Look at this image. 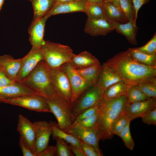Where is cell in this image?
Masks as SVG:
<instances>
[{
	"instance_id": "6da1fadb",
	"label": "cell",
	"mask_w": 156,
	"mask_h": 156,
	"mask_svg": "<svg viewBox=\"0 0 156 156\" xmlns=\"http://www.w3.org/2000/svg\"><path fill=\"white\" fill-rule=\"evenodd\" d=\"M104 63L117 72L130 86L156 79V67L137 62L129 49L118 53Z\"/></svg>"
},
{
	"instance_id": "7a4b0ae2",
	"label": "cell",
	"mask_w": 156,
	"mask_h": 156,
	"mask_svg": "<svg viewBox=\"0 0 156 156\" xmlns=\"http://www.w3.org/2000/svg\"><path fill=\"white\" fill-rule=\"evenodd\" d=\"M127 103L126 95L103 101L99 107L96 125L100 140L111 139L113 136L112 130L113 124L123 112Z\"/></svg>"
},
{
	"instance_id": "3957f363",
	"label": "cell",
	"mask_w": 156,
	"mask_h": 156,
	"mask_svg": "<svg viewBox=\"0 0 156 156\" xmlns=\"http://www.w3.org/2000/svg\"><path fill=\"white\" fill-rule=\"evenodd\" d=\"M20 82L46 99L53 100L59 97L53 86L44 60L40 61L28 75Z\"/></svg>"
},
{
	"instance_id": "277c9868",
	"label": "cell",
	"mask_w": 156,
	"mask_h": 156,
	"mask_svg": "<svg viewBox=\"0 0 156 156\" xmlns=\"http://www.w3.org/2000/svg\"><path fill=\"white\" fill-rule=\"evenodd\" d=\"M41 48L43 60L48 66L53 68L69 63L75 55L69 46L48 41H45Z\"/></svg>"
},
{
	"instance_id": "5b68a950",
	"label": "cell",
	"mask_w": 156,
	"mask_h": 156,
	"mask_svg": "<svg viewBox=\"0 0 156 156\" xmlns=\"http://www.w3.org/2000/svg\"><path fill=\"white\" fill-rule=\"evenodd\" d=\"M104 91L95 85L87 89L80 94L71 105L73 121L85 110L100 105L103 101Z\"/></svg>"
},
{
	"instance_id": "8992f818",
	"label": "cell",
	"mask_w": 156,
	"mask_h": 156,
	"mask_svg": "<svg viewBox=\"0 0 156 156\" xmlns=\"http://www.w3.org/2000/svg\"><path fill=\"white\" fill-rule=\"evenodd\" d=\"M46 99L51 113L57 120L58 127L65 131L73 122L70 105L60 97L53 100Z\"/></svg>"
},
{
	"instance_id": "52a82bcc",
	"label": "cell",
	"mask_w": 156,
	"mask_h": 156,
	"mask_svg": "<svg viewBox=\"0 0 156 156\" xmlns=\"http://www.w3.org/2000/svg\"><path fill=\"white\" fill-rule=\"evenodd\" d=\"M46 65L51 81L57 95L71 105V89L66 73L61 66L53 68L46 64Z\"/></svg>"
},
{
	"instance_id": "ba28073f",
	"label": "cell",
	"mask_w": 156,
	"mask_h": 156,
	"mask_svg": "<svg viewBox=\"0 0 156 156\" xmlns=\"http://www.w3.org/2000/svg\"><path fill=\"white\" fill-rule=\"evenodd\" d=\"M2 103L22 107L36 112L51 113L46 98L38 94L22 95L5 100Z\"/></svg>"
},
{
	"instance_id": "9c48e42d",
	"label": "cell",
	"mask_w": 156,
	"mask_h": 156,
	"mask_svg": "<svg viewBox=\"0 0 156 156\" xmlns=\"http://www.w3.org/2000/svg\"><path fill=\"white\" fill-rule=\"evenodd\" d=\"M61 67L66 74L69 82L71 91V105L83 91L92 86L68 63L63 65Z\"/></svg>"
},
{
	"instance_id": "30bf717a",
	"label": "cell",
	"mask_w": 156,
	"mask_h": 156,
	"mask_svg": "<svg viewBox=\"0 0 156 156\" xmlns=\"http://www.w3.org/2000/svg\"><path fill=\"white\" fill-rule=\"evenodd\" d=\"M43 60V53L41 48L32 47L28 53L21 58V65L16 81L20 82L25 79L37 64Z\"/></svg>"
},
{
	"instance_id": "8fae6325",
	"label": "cell",
	"mask_w": 156,
	"mask_h": 156,
	"mask_svg": "<svg viewBox=\"0 0 156 156\" xmlns=\"http://www.w3.org/2000/svg\"><path fill=\"white\" fill-rule=\"evenodd\" d=\"M92 146L100 156H103L99 145L100 140L96 126L91 128L73 126L64 131Z\"/></svg>"
},
{
	"instance_id": "7c38bea8",
	"label": "cell",
	"mask_w": 156,
	"mask_h": 156,
	"mask_svg": "<svg viewBox=\"0 0 156 156\" xmlns=\"http://www.w3.org/2000/svg\"><path fill=\"white\" fill-rule=\"evenodd\" d=\"M17 130L24 144L37 156L35 148V127L33 123L20 114L18 116Z\"/></svg>"
},
{
	"instance_id": "4fadbf2b",
	"label": "cell",
	"mask_w": 156,
	"mask_h": 156,
	"mask_svg": "<svg viewBox=\"0 0 156 156\" xmlns=\"http://www.w3.org/2000/svg\"><path fill=\"white\" fill-rule=\"evenodd\" d=\"M33 123L35 127V148L37 155L48 145L53 126L51 121L49 122L40 121Z\"/></svg>"
},
{
	"instance_id": "5bb4252c",
	"label": "cell",
	"mask_w": 156,
	"mask_h": 156,
	"mask_svg": "<svg viewBox=\"0 0 156 156\" xmlns=\"http://www.w3.org/2000/svg\"><path fill=\"white\" fill-rule=\"evenodd\" d=\"M156 107V98H150L147 100L127 103L123 112L130 121L135 118L142 117L148 111Z\"/></svg>"
},
{
	"instance_id": "9a60e30c",
	"label": "cell",
	"mask_w": 156,
	"mask_h": 156,
	"mask_svg": "<svg viewBox=\"0 0 156 156\" xmlns=\"http://www.w3.org/2000/svg\"><path fill=\"white\" fill-rule=\"evenodd\" d=\"M114 30L112 23L105 18H87L84 31L91 36H104Z\"/></svg>"
},
{
	"instance_id": "2e32d148",
	"label": "cell",
	"mask_w": 156,
	"mask_h": 156,
	"mask_svg": "<svg viewBox=\"0 0 156 156\" xmlns=\"http://www.w3.org/2000/svg\"><path fill=\"white\" fill-rule=\"evenodd\" d=\"M50 17L46 14L35 21H32L29 29V39L32 47L41 48L45 40L43 38L46 21Z\"/></svg>"
},
{
	"instance_id": "e0dca14e",
	"label": "cell",
	"mask_w": 156,
	"mask_h": 156,
	"mask_svg": "<svg viewBox=\"0 0 156 156\" xmlns=\"http://www.w3.org/2000/svg\"><path fill=\"white\" fill-rule=\"evenodd\" d=\"M88 4L85 0H73L62 3H54L46 14L50 17L60 14L76 12H85Z\"/></svg>"
},
{
	"instance_id": "ac0fdd59",
	"label": "cell",
	"mask_w": 156,
	"mask_h": 156,
	"mask_svg": "<svg viewBox=\"0 0 156 156\" xmlns=\"http://www.w3.org/2000/svg\"><path fill=\"white\" fill-rule=\"evenodd\" d=\"M32 94H38L23 84L16 81L12 85L0 87V103L22 95Z\"/></svg>"
},
{
	"instance_id": "d6986e66",
	"label": "cell",
	"mask_w": 156,
	"mask_h": 156,
	"mask_svg": "<svg viewBox=\"0 0 156 156\" xmlns=\"http://www.w3.org/2000/svg\"><path fill=\"white\" fill-rule=\"evenodd\" d=\"M122 81H123L122 78L117 72L103 63L96 85L104 91L113 84Z\"/></svg>"
},
{
	"instance_id": "ffe728a7",
	"label": "cell",
	"mask_w": 156,
	"mask_h": 156,
	"mask_svg": "<svg viewBox=\"0 0 156 156\" xmlns=\"http://www.w3.org/2000/svg\"><path fill=\"white\" fill-rule=\"evenodd\" d=\"M21 58L15 59L11 55L0 56V70L12 80L16 81L21 65Z\"/></svg>"
},
{
	"instance_id": "44dd1931",
	"label": "cell",
	"mask_w": 156,
	"mask_h": 156,
	"mask_svg": "<svg viewBox=\"0 0 156 156\" xmlns=\"http://www.w3.org/2000/svg\"><path fill=\"white\" fill-rule=\"evenodd\" d=\"M136 22L133 21L129 20L124 23H111L114 27V30L124 35L131 44L135 45L137 44L136 36L138 29L136 25Z\"/></svg>"
},
{
	"instance_id": "7402d4cb",
	"label": "cell",
	"mask_w": 156,
	"mask_h": 156,
	"mask_svg": "<svg viewBox=\"0 0 156 156\" xmlns=\"http://www.w3.org/2000/svg\"><path fill=\"white\" fill-rule=\"evenodd\" d=\"M100 62L98 59L90 52L84 51L75 54L68 63L76 70L83 69Z\"/></svg>"
},
{
	"instance_id": "603a6c76",
	"label": "cell",
	"mask_w": 156,
	"mask_h": 156,
	"mask_svg": "<svg viewBox=\"0 0 156 156\" xmlns=\"http://www.w3.org/2000/svg\"><path fill=\"white\" fill-rule=\"evenodd\" d=\"M103 5L106 19L109 22L124 23L129 21L120 10L110 2L105 0Z\"/></svg>"
},
{
	"instance_id": "cb8c5ba5",
	"label": "cell",
	"mask_w": 156,
	"mask_h": 156,
	"mask_svg": "<svg viewBox=\"0 0 156 156\" xmlns=\"http://www.w3.org/2000/svg\"><path fill=\"white\" fill-rule=\"evenodd\" d=\"M102 67L100 62L86 68L76 70L85 81L92 86L96 83Z\"/></svg>"
},
{
	"instance_id": "d4e9b609",
	"label": "cell",
	"mask_w": 156,
	"mask_h": 156,
	"mask_svg": "<svg viewBox=\"0 0 156 156\" xmlns=\"http://www.w3.org/2000/svg\"><path fill=\"white\" fill-rule=\"evenodd\" d=\"M130 86L124 81L113 84L104 91L103 101L112 99L126 95Z\"/></svg>"
},
{
	"instance_id": "484cf974",
	"label": "cell",
	"mask_w": 156,
	"mask_h": 156,
	"mask_svg": "<svg viewBox=\"0 0 156 156\" xmlns=\"http://www.w3.org/2000/svg\"><path fill=\"white\" fill-rule=\"evenodd\" d=\"M34 16L32 21L42 17L51 10L53 5L54 0H31Z\"/></svg>"
},
{
	"instance_id": "4316f807",
	"label": "cell",
	"mask_w": 156,
	"mask_h": 156,
	"mask_svg": "<svg viewBox=\"0 0 156 156\" xmlns=\"http://www.w3.org/2000/svg\"><path fill=\"white\" fill-rule=\"evenodd\" d=\"M109 1L118 8L129 21L136 22L137 18L131 0H117Z\"/></svg>"
},
{
	"instance_id": "83f0119b",
	"label": "cell",
	"mask_w": 156,
	"mask_h": 156,
	"mask_svg": "<svg viewBox=\"0 0 156 156\" xmlns=\"http://www.w3.org/2000/svg\"><path fill=\"white\" fill-rule=\"evenodd\" d=\"M128 49L132 57L137 62L150 66L156 67V54H146L137 50L135 48Z\"/></svg>"
},
{
	"instance_id": "f1b7e54d",
	"label": "cell",
	"mask_w": 156,
	"mask_h": 156,
	"mask_svg": "<svg viewBox=\"0 0 156 156\" xmlns=\"http://www.w3.org/2000/svg\"><path fill=\"white\" fill-rule=\"evenodd\" d=\"M52 122L53 126L52 133L53 139L54 140L56 137L59 138L64 140L67 143L81 148L80 139L60 129L55 122L52 121Z\"/></svg>"
},
{
	"instance_id": "f546056e",
	"label": "cell",
	"mask_w": 156,
	"mask_h": 156,
	"mask_svg": "<svg viewBox=\"0 0 156 156\" xmlns=\"http://www.w3.org/2000/svg\"><path fill=\"white\" fill-rule=\"evenodd\" d=\"M103 2L99 3L88 4L85 12L87 15V18L106 19Z\"/></svg>"
},
{
	"instance_id": "4dcf8cb0",
	"label": "cell",
	"mask_w": 156,
	"mask_h": 156,
	"mask_svg": "<svg viewBox=\"0 0 156 156\" xmlns=\"http://www.w3.org/2000/svg\"><path fill=\"white\" fill-rule=\"evenodd\" d=\"M126 96L128 103L144 101L150 98L133 86H130Z\"/></svg>"
},
{
	"instance_id": "1f68e13d",
	"label": "cell",
	"mask_w": 156,
	"mask_h": 156,
	"mask_svg": "<svg viewBox=\"0 0 156 156\" xmlns=\"http://www.w3.org/2000/svg\"><path fill=\"white\" fill-rule=\"evenodd\" d=\"M133 86L149 98H156V79L142 82Z\"/></svg>"
},
{
	"instance_id": "d6a6232c",
	"label": "cell",
	"mask_w": 156,
	"mask_h": 156,
	"mask_svg": "<svg viewBox=\"0 0 156 156\" xmlns=\"http://www.w3.org/2000/svg\"><path fill=\"white\" fill-rule=\"evenodd\" d=\"M54 140L56 141L55 156H73L74 154L70 150L67 142L62 138L56 137Z\"/></svg>"
},
{
	"instance_id": "836d02e7",
	"label": "cell",
	"mask_w": 156,
	"mask_h": 156,
	"mask_svg": "<svg viewBox=\"0 0 156 156\" xmlns=\"http://www.w3.org/2000/svg\"><path fill=\"white\" fill-rule=\"evenodd\" d=\"M130 122H128L118 136L122 139L125 146L130 150H132L134 146V143L130 133Z\"/></svg>"
},
{
	"instance_id": "e575fe53",
	"label": "cell",
	"mask_w": 156,
	"mask_h": 156,
	"mask_svg": "<svg viewBox=\"0 0 156 156\" xmlns=\"http://www.w3.org/2000/svg\"><path fill=\"white\" fill-rule=\"evenodd\" d=\"M129 121L123 112L116 120L112 127L113 134L118 135L120 133Z\"/></svg>"
},
{
	"instance_id": "d590c367",
	"label": "cell",
	"mask_w": 156,
	"mask_h": 156,
	"mask_svg": "<svg viewBox=\"0 0 156 156\" xmlns=\"http://www.w3.org/2000/svg\"><path fill=\"white\" fill-rule=\"evenodd\" d=\"M100 105L92 107L83 111L75 118L69 127L74 126L78 122L94 114L99 110Z\"/></svg>"
},
{
	"instance_id": "8d00e7d4",
	"label": "cell",
	"mask_w": 156,
	"mask_h": 156,
	"mask_svg": "<svg viewBox=\"0 0 156 156\" xmlns=\"http://www.w3.org/2000/svg\"><path fill=\"white\" fill-rule=\"evenodd\" d=\"M135 49L143 53L150 55L156 54V34L145 45Z\"/></svg>"
},
{
	"instance_id": "74e56055",
	"label": "cell",
	"mask_w": 156,
	"mask_h": 156,
	"mask_svg": "<svg viewBox=\"0 0 156 156\" xmlns=\"http://www.w3.org/2000/svg\"><path fill=\"white\" fill-rule=\"evenodd\" d=\"M98 117V110L92 116L83 120L71 127L75 126L86 128L94 127L96 125Z\"/></svg>"
},
{
	"instance_id": "f35d334b",
	"label": "cell",
	"mask_w": 156,
	"mask_h": 156,
	"mask_svg": "<svg viewBox=\"0 0 156 156\" xmlns=\"http://www.w3.org/2000/svg\"><path fill=\"white\" fill-rule=\"evenodd\" d=\"M143 122L148 125H156V107L148 111L141 117Z\"/></svg>"
},
{
	"instance_id": "ab89813d",
	"label": "cell",
	"mask_w": 156,
	"mask_h": 156,
	"mask_svg": "<svg viewBox=\"0 0 156 156\" xmlns=\"http://www.w3.org/2000/svg\"><path fill=\"white\" fill-rule=\"evenodd\" d=\"M80 140L81 148L86 156H100L92 146Z\"/></svg>"
},
{
	"instance_id": "60d3db41",
	"label": "cell",
	"mask_w": 156,
	"mask_h": 156,
	"mask_svg": "<svg viewBox=\"0 0 156 156\" xmlns=\"http://www.w3.org/2000/svg\"><path fill=\"white\" fill-rule=\"evenodd\" d=\"M18 144L22 150L23 156H36V155L24 144L20 137Z\"/></svg>"
},
{
	"instance_id": "b9f144b4",
	"label": "cell",
	"mask_w": 156,
	"mask_h": 156,
	"mask_svg": "<svg viewBox=\"0 0 156 156\" xmlns=\"http://www.w3.org/2000/svg\"><path fill=\"white\" fill-rule=\"evenodd\" d=\"M55 146L48 145L42 151L38 153L37 156H55Z\"/></svg>"
},
{
	"instance_id": "7bdbcfd3",
	"label": "cell",
	"mask_w": 156,
	"mask_h": 156,
	"mask_svg": "<svg viewBox=\"0 0 156 156\" xmlns=\"http://www.w3.org/2000/svg\"><path fill=\"white\" fill-rule=\"evenodd\" d=\"M16 82L10 79L4 73L0 70V87L10 86L14 84Z\"/></svg>"
},
{
	"instance_id": "ee69618b",
	"label": "cell",
	"mask_w": 156,
	"mask_h": 156,
	"mask_svg": "<svg viewBox=\"0 0 156 156\" xmlns=\"http://www.w3.org/2000/svg\"><path fill=\"white\" fill-rule=\"evenodd\" d=\"M150 0H131L134 6L136 14V17L137 18L138 13L139 10L143 5L148 3Z\"/></svg>"
},
{
	"instance_id": "f6af8a7d",
	"label": "cell",
	"mask_w": 156,
	"mask_h": 156,
	"mask_svg": "<svg viewBox=\"0 0 156 156\" xmlns=\"http://www.w3.org/2000/svg\"><path fill=\"white\" fill-rule=\"evenodd\" d=\"M69 146L70 150L76 156H86L81 148L70 144Z\"/></svg>"
},
{
	"instance_id": "bcb514c9",
	"label": "cell",
	"mask_w": 156,
	"mask_h": 156,
	"mask_svg": "<svg viewBox=\"0 0 156 156\" xmlns=\"http://www.w3.org/2000/svg\"><path fill=\"white\" fill-rule=\"evenodd\" d=\"M88 4H95L102 3L105 0H85Z\"/></svg>"
},
{
	"instance_id": "7dc6e473",
	"label": "cell",
	"mask_w": 156,
	"mask_h": 156,
	"mask_svg": "<svg viewBox=\"0 0 156 156\" xmlns=\"http://www.w3.org/2000/svg\"><path fill=\"white\" fill-rule=\"evenodd\" d=\"M55 1L54 3L59 4L65 2L70 1L73 0H54Z\"/></svg>"
},
{
	"instance_id": "c3c4849f",
	"label": "cell",
	"mask_w": 156,
	"mask_h": 156,
	"mask_svg": "<svg viewBox=\"0 0 156 156\" xmlns=\"http://www.w3.org/2000/svg\"><path fill=\"white\" fill-rule=\"evenodd\" d=\"M5 0H0V11L1 10Z\"/></svg>"
},
{
	"instance_id": "681fc988",
	"label": "cell",
	"mask_w": 156,
	"mask_h": 156,
	"mask_svg": "<svg viewBox=\"0 0 156 156\" xmlns=\"http://www.w3.org/2000/svg\"><path fill=\"white\" fill-rule=\"evenodd\" d=\"M106 0L108 1H111L117 0Z\"/></svg>"
},
{
	"instance_id": "f907efd6",
	"label": "cell",
	"mask_w": 156,
	"mask_h": 156,
	"mask_svg": "<svg viewBox=\"0 0 156 156\" xmlns=\"http://www.w3.org/2000/svg\"><path fill=\"white\" fill-rule=\"evenodd\" d=\"M26 0L29 1H31V0Z\"/></svg>"
}]
</instances>
